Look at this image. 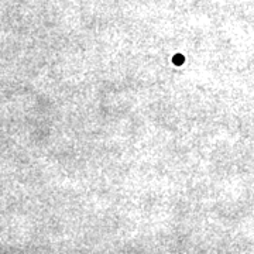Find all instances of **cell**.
<instances>
[{
  "mask_svg": "<svg viewBox=\"0 0 254 254\" xmlns=\"http://www.w3.org/2000/svg\"><path fill=\"white\" fill-rule=\"evenodd\" d=\"M182 61L184 60L181 58V55H177V58H174V63L175 64H182Z\"/></svg>",
  "mask_w": 254,
  "mask_h": 254,
  "instance_id": "1",
  "label": "cell"
}]
</instances>
